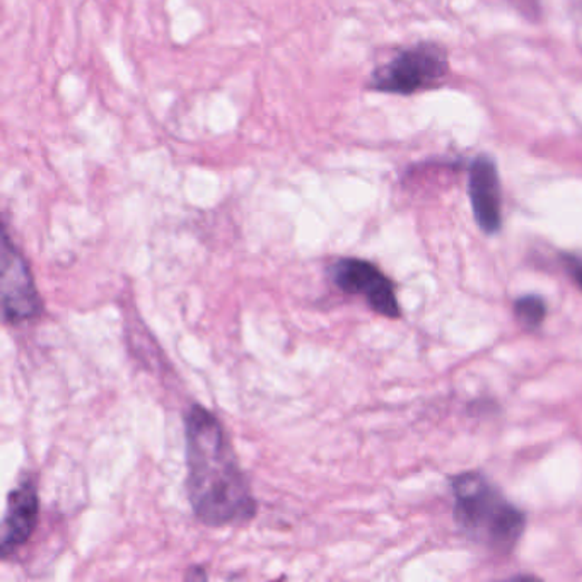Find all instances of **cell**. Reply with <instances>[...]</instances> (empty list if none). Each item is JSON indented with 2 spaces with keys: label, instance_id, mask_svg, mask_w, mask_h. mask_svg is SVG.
Listing matches in <instances>:
<instances>
[{
  "label": "cell",
  "instance_id": "7a4b0ae2",
  "mask_svg": "<svg viewBox=\"0 0 582 582\" xmlns=\"http://www.w3.org/2000/svg\"><path fill=\"white\" fill-rule=\"evenodd\" d=\"M455 520L472 542L495 552L514 549L524 532L526 517L484 475L466 472L452 482Z\"/></svg>",
  "mask_w": 582,
  "mask_h": 582
},
{
  "label": "cell",
  "instance_id": "52a82bcc",
  "mask_svg": "<svg viewBox=\"0 0 582 582\" xmlns=\"http://www.w3.org/2000/svg\"><path fill=\"white\" fill-rule=\"evenodd\" d=\"M38 513H40V498H38L37 484L30 477H26L9 494L8 511L2 523V540H0L2 557H11L21 546L30 542L38 526Z\"/></svg>",
  "mask_w": 582,
  "mask_h": 582
},
{
  "label": "cell",
  "instance_id": "3957f363",
  "mask_svg": "<svg viewBox=\"0 0 582 582\" xmlns=\"http://www.w3.org/2000/svg\"><path fill=\"white\" fill-rule=\"evenodd\" d=\"M449 74V57L445 47L430 41L414 45L378 67L368 88L388 95L411 96L437 88Z\"/></svg>",
  "mask_w": 582,
  "mask_h": 582
},
{
  "label": "cell",
  "instance_id": "9c48e42d",
  "mask_svg": "<svg viewBox=\"0 0 582 582\" xmlns=\"http://www.w3.org/2000/svg\"><path fill=\"white\" fill-rule=\"evenodd\" d=\"M568 269L569 272H571L572 279H574L575 284L582 289V260L568 259Z\"/></svg>",
  "mask_w": 582,
  "mask_h": 582
},
{
  "label": "cell",
  "instance_id": "277c9868",
  "mask_svg": "<svg viewBox=\"0 0 582 582\" xmlns=\"http://www.w3.org/2000/svg\"><path fill=\"white\" fill-rule=\"evenodd\" d=\"M43 311L33 273L18 246L9 240L8 231L2 240V314L9 324L35 320Z\"/></svg>",
  "mask_w": 582,
  "mask_h": 582
},
{
  "label": "cell",
  "instance_id": "6da1fadb",
  "mask_svg": "<svg viewBox=\"0 0 582 582\" xmlns=\"http://www.w3.org/2000/svg\"><path fill=\"white\" fill-rule=\"evenodd\" d=\"M185 440L186 491L195 517L211 528L252 520L255 497L217 417L192 405L185 415Z\"/></svg>",
  "mask_w": 582,
  "mask_h": 582
},
{
  "label": "cell",
  "instance_id": "5b68a950",
  "mask_svg": "<svg viewBox=\"0 0 582 582\" xmlns=\"http://www.w3.org/2000/svg\"><path fill=\"white\" fill-rule=\"evenodd\" d=\"M333 284L346 294L362 295L372 311L386 318H400V304L394 282L372 263L359 259H340L330 266Z\"/></svg>",
  "mask_w": 582,
  "mask_h": 582
},
{
  "label": "cell",
  "instance_id": "ba28073f",
  "mask_svg": "<svg viewBox=\"0 0 582 582\" xmlns=\"http://www.w3.org/2000/svg\"><path fill=\"white\" fill-rule=\"evenodd\" d=\"M514 313H516L517 320L524 327L533 330V328H539L545 320V301L539 298V295H523V298L514 302Z\"/></svg>",
  "mask_w": 582,
  "mask_h": 582
},
{
  "label": "cell",
  "instance_id": "8992f818",
  "mask_svg": "<svg viewBox=\"0 0 582 582\" xmlns=\"http://www.w3.org/2000/svg\"><path fill=\"white\" fill-rule=\"evenodd\" d=\"M468 193L475 221L485 234L503 226V197L497 166L488 154H478L469 164Z\"/></svg>",
  "mask_w": 582,
  "mask_h": 582
}]
</instances>
